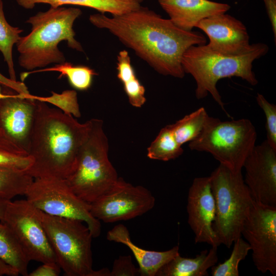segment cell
I'll list each match as a JSON object with an SVG mask.
<instances>
[{"mask_svg": "<svg viewBox=\"0 0 276 276\" xmlns=\"http://www.w3.org/2000/svg\"><path fill=\"white\" fill-rule=\"evenodd\" d=\"M90 120L91 128L75 168L65 179L72 191L89 204L110 191L119 178L108 158V141L103 122Z\"/></svg>", "mask_w": 276, "mask_h": 276, "instance_id": "5b68a950", "label": "cell"}, {"mask_svg": "<svg viewBox=\"0 0 276 276\" xmlns=\"http://www.w3.org/2000/svg\"><path fill=\"white\" fill-rule=\"evenodd\" d=\"M196 28L208 36L209 42L206 45L215 52L239 56L252 47L245 25L230 15L222 13L210 16L201 20Z\"/></svg>", "mask_w": 276, "mask_h": 276, "instance_id": "9a60e30c", "label": "cell"}, {"mask_svg": "<svg viewBox=\"0 0 276 276\" xmlns=\"http://www.w3.org/2000/svg\"><path fill=\"white\" fill-rule=\"evenodd\" d=\"M188 223L193 232L195 243H206L212 246L221 244L213 229L215 203L210 176L196 177L188 194Z\"/></svg>", "mask_w": 276, "mask_h": 276, "instance_id": "5bb4252c", "label": "cell"}, {"mask_svg": "<svg viewBox=\"0 0 276 276\" xmlns=\"http://www.w3.org/2000/svg\"><path fill=\"white\" fill-rule=\"evenodd\" d=\"M135 275H140V272L132 263L131 256H121L114 261L110 276Z\"/></svg>", "mask_w": 276, "mask_h": 276, "instance_id": "4dcf8cb0", "label": "cell"}, {"mask_svg": "<svg viewBox=\"0 0 276 276\" xmlns=\"http://www.w3.org/2000/svg\"><path fill=\"white\" fill-rule=\"evenodd\" d=\"M256 101L263 110L266 119V141L276 150V106L270 103L262 95L257 94Z\"/></svg>", "mask_w": 276, "mask_h": 276, "instance_id": "83f0119b", "label": "cell"}, {"mask_svg": "<svg viewBox=\"0 0 276 276\" xmlns=\"http://www.w3.org/2000/svg\"><path fill=\"white\" fill-rule=\"evenodd\" d=\"M268 50L265 43H252L251 49L247 53L233 56L215 52L206 44L193 45L183 54L181 64L185 73L191 75L196 81V98L202 99L210 94L229 116L217 88L218 81L222 78L237 77L251 85H257L258 81L252 71V63L265 55Z\"/></svg>", "mask_w": 276, "mask_h": 276, "instance_id": "277c9868", "label": "cell"}, {"mask_svg": "<svg viewBox=\"0 0 276 276\" xmlns=\"http://www.w3.org/2000/svg\"><path fill=\"white\" fill-rule=\"evenodd\" d=\"M60 267L57 263H44L28 274L29 276H57Z\"/></svg>", "mask_w": 276, "mask_h": 276, "instance_id": "836d02e7", "label": "cell"}, {"mask_svg": "<svg viewBox=\"0 0 276 276\" xmlns=\"http://www.w3.org/2000/svg\"><path fill=\"white\" fill-rule=\"evenodd\" d=\"M183 152L182 146L176 141L170 125L163 128L147 149V156L152 159L168 161Z\"/></svg>", "mask_w": 276, "mask_h": 276, "instance_id": "cb8c5ba5", "label": "cell"}, {"mask_svg": "<svg viewBox=\"0 0 276 276\" xmlns=\"http://www.w3.org/2000/svg\"><path fill=\"white\" fill-rule=\"evenodd\" d=\"M241 235L250 246L254 264L262 273L276 275V206L254 201Z\"/></svg>", "mask_w": 276, "mask_h": 276, "instance_id": "7c38bea8", "label": "cell"}, {"mask_svg": "<svg viewBox=\"0 0 276 276\" xmlns=\"http://www.w3.org/2000/svg\"><path fill=\"white\" fill-rule=\"evenodd\" d=\"M130 104L141 107L146 102L145 89L136 75L122 83Z\"/></svg>", "mask_w": 276, "mask_h": 276, "instance_id": "f1b7e54d", "label": "cell"}, {"mask_svg": "<svg viewBox=\"0 0 276 276\" xmlns=\"http://www.w3.org/2000/svg\"><path fill=\"white\" fill-rule=\"evenodd\" d=\"M2 86V85L0 84V99L6 97L8 95L10 89H11L8 88V89L6 90L4 86L5 89L3 90Z\"/></svg>", "mask_w": 276, "mask_h": 276, "instance_id": "f35d334b", "label": "cell"}, {"mask_svg": "<svg viewBox=\"0 0 276 276\" xmlns=\"http://www.w3.org/2000/svg\"><path fill=\"white\" fill-rule=\"evenodd\" d=\"M155 203V197L147 188L133 186L119 177L110 191L90 203V211L99 221L113 223L143 215Z\"/></svg>", "mask_w": 276, "mask_h": 276, "instance_id": "8fae6325", "label": "cell"}, {"mask_svg": "<svg viewBox=\"0 0 276 276\" xmlns=\"http://www.w3.org/2000/svg\"><path fill=\"white\" fill-rule=\"evenodd\" d=\"M42 72H57L60 73L59 78L65 76L71 85L75 88L84 90L89 88L92 83L93 77L97 73L91 68L86 66H74L68 62L57 64L55 66L26 73L21 76L24 80L28 74Z\"/></svg>", "mask_w": 276, "mask_h": 276, "instance_id": "d4e9b609", "label": "cell"}, {"mask_svg": "<svg viewBox=\"0 0 276 276\" xmlns=\"http://www.w3.org/2000/svg\"><path fill=\"white\" fill-rule=\"evenodd\" d=\"M89 20L95 27L108 30L165 76L183 78L181 60L185 52L192 46L206 43L201 33L182 30L170 19L141 6L111 17L101 13L91 14Z\"/></svg>", "mask_w": 276, "mask_h": 276, "instance_id": "6da1fadb", "label": "cell"}, {"mask_svg": "<svg viewBox=\"0 0 276 276\" xmlns=\"http://www.w3.org/2000/svg\"><path fill=\"white\" fill-rule=\"evenodd\" d=\"M270 20L275 42L276 39V0H263Z\"/></svg>", "mask_w": 276, "mask_h": 276, "instance_id": "d590c367", "label": "cell"}, {"mask_svg": "<svg viewBox=\"0 0 276 276\" xmlns=\"http://www.w3.org/2000/svg\"><path fill=\"white\" fill-rule=\"evenodd\" d=\"M9 200H5L0 199V220H2L4 214L5 208Z\"/></svg>", "mask_w": 276, "mask_h": 276, "instance_id": "74e56055", "label": "cell"}, {"mask_svg": "<svg viewBox=\"0 0 276 276\" xmlns=\"http://www.w3.org/2000/svg\"><path fill=\"white\" fill-rule=\"evenodd\" d=\"M218 246L203 250L194 258L175 256L163 266L156 276H208V270L218 261Z\"/></svg>", "mask_w": 276, "mask_h": 276, "instance_id": "d6986e66", "label": "cell"}, {"mask_svg": "<svg viewBox=\"0 0 276 276\" xmlns=\"http://www.w3.org/2000/svg\"><path fill=\"white\" fill-rule=\"evenodd\" d=\"M14 91L10 89L8 95L0 99V130L10 141L27 152L36 100Z\"/></svg>", "mask_w": 276, "mask_h": 276, "instance_id": "2e32d148", "label": "cell"}, {"mask_svg": "<svg viewBox=\"0 0 276 276\" xmlns=\"http://www.w3.org/2000/svg\"><path fill=\"white\" fill-rule=\"evenodd\" d=\"M162 8L178 28L191 31L201 20L225 13L231 6L210 0H158Z\"/></svg>", "mask_w": 276, "mask_h": 276, "instance_id": "e0dca14e", "label": "cell"}, {"mask_svg": "<svg viewBox=\"0 0 276 276\" xmlns=\"http://www.w3.org/2000/svg\"><path fill=\"white\" fill-rule=\"evenodd\" d=\"M209 117L205 109L201 107L170 125L176 142L182 146L197 138L202 132Z\"/></svg>", "mask_w": 276, "mask_h": 276, "instance_id": "7402d4cb", "label": "cell"}, {"mask_svg": "<svg viewBox=\"0 0 276 276\" xmlns=\"http://www.w3.org/2000/svg\"><path fill=\"white\" fill-rule=\"evenodd\" d=\"M1 222L13 233L30 261L57 263L40 211L27 199L8 201Z\"/></svg>", "mask_w": 276, "mask_h": 276, "instance_id": "30bf717a", "label": "cell"}, {"mask_svg": "<svg viewBox=\"0 0 276 276\" xmlns=\"http://www.w3.org/2000/svg\"><path fill=\"white\" fill-rule=\"evenodd\" d=\"M257 136L248 119L221 121L209 116L201 134L189 142V147L210 153L220 164L238 173L255 146Z\"/></svg>", "mask_w": 276, "mask_h": 276, "instance_id": "52a82bcc", "label": "cell"}, {"mask_svg": "<svg viewBox=\"0 0 276 276\" xmlns=\"http://www.w3.org/2000/svg\"><path fill=\"white\" fill-rule=\"evenodd\" d=\"M0 84L4 86L11 88L16 93L25 96L29 99H35L36 96L31 95L26 85L22 82L14 81L0 73Z\"/></svg>", "mask_w": 276, "mask_h": 276, "instance_id": "d6a6232c", "label": "cell"}, {"mask_svg": "<svg viewBox=\"0 0 276 276\" xmlns=\"http://www.w3.org/2000/svg\"><path fill=\"white\" fill-rule=\"evenodd\" d=\"M40 100L43 102L64 103L65 108H67L68 112L78 117L80 116L79 105L77 102V93L74 90H66L61 94L53 93V96L50 97H40Z\"/></svg>", "mask_w": 276, "mask_h": 276, "instance_id": "f546056e", "label": "cell"}, {"mask_svg": "<svg viewBox=\"0 0 276 276\" xmlns=\"http://www.w3.org/2000/svg\"><path fill=\"white\" fill-rule=\"evenodd\" d=\"M22 8H33L37 4H48L51 7H58L64 5L86 7L101 13H109L112 15H121L134 10L141 6L136 0H16Z\"/></svg>", "mask_w": 276, "mask_h": 276, "instance_id": "ffe728a7", "label": "cell"}, {"mask_svg": "<svg viewBox=\"0 0 276 276\" xmlns=\"http://www.w3.org/2000/svg\"><path fill=\"white\" fill-rule=\"evenodd\" d=\"M34 122L27 149L33 162L26 171L34 178L66 179L77 163L91 120L79 123L71 113L36 100Z\"/></svg>", "mask_w": 276, "mask_h": 276, "instance_id": "7a4b0ae2", "label": "cell"}, {"mask_svg": "<svg viewBox=\"0 0 276 276\" xmlns=\"http://www.w3.org/2000/svg\"><path fill=\"white\" fill-rule=\"evenodd\" d=\"M250 246L241 237L234 242V247L228 259L211 267L212 276H238L239 264L247 256Z\"/></svg>", "mask_w": 276, "mask_h": 276, "instance_id": "4316f807", "label": "cell"}, {"mask_svg": "<svg viewBox=\"0 0 276 276\" xmlns=\"http://www.w3.org/2000/svg\"><path fill=\"white\" fill-rule=\"evenodd\" d=\"M25 195L27 200L41 212L49 215L78 220L85 223L93 238L101 233L100 221L90 211V204L78 197L65 179L34 178Z\"/></svg>", "mask_w": 276, "mask_h": 276, "instance_id": "9c48e42d", "label": "cell"}, {"mask_svg": "<svg viewBox=\"0 0 276 276\" xmlns=\"http://www.w3.org/2000/svg\"><path fill=\"white\" fill-rule=\"evenodd\" d=\"M18 273L9 265L0 260V276H17Z\"/></svg>", "mask_w": 276, "mask_h": 276, "instance_id": "8d00e7d4", "label": "cell"}, {"mask_svg": "<svg viewBox=\"0 0 276 276\" xmlns=\"http://www.w3.org/2000/svg\"><path fill=\"white\" fill-rule=\"evenodd\" d=\"M40 216L57 263L65 274L94 276L93 237L87 225L78 220L49 215L41 211Z\"/></svg>", "mask_w": 276, "mask_h": 276, "instance_id": "ba28073f", "label": "cell"}, {"mask_svg": "<svg viewBox=\"0 0 276 276\" xmlns=\"http://www.w3.org/2000/svg\"><path fill=\"white\" fill-rule=\"evenodd\" d=\"M33 180L25 170L0 166V199L11 200L17 195H25Z\"/></svg>", "mask_w": 276, "mask_h": 276, "instance_id": "603a6c76", "label": "cell"}, {"mask_svg": "<svg viewBox=\"0 0 276 276\" xmlns=\"http://www.w3.org/2000/svg\"><path fill=\"white\" fill-rule=\"evenodd\" d=\"M22 32V29L12 26L8 22L4 14L3 0H0V51L7 64L10 78L14 81H16V78L12 49L20 38Z\"/></svg>", "mask_w": 276, "mask_h": 276, "instance_id": "484cf974", "label": "cell"}, {"mask_svg": "<svg viewBox=\"0 0 276 276\" xmlns=\"http://www.w3.org/2000/svg\"><path fill=\"white\" fill-rule=\"evenodd\" d=\"M244 182L254 201L276 206V150L265 140L245 160Z\"/></svg>", "mask_w": 276, "mask_h": 276, "instance_id": "4fadbf2b", "label": "cell"}, {"mask_svg": "<svg viewBox=\"0 0 276 276\" xmlns=\"http://www.w3.org/2000/svg\"><path fill=\"white\" fill-rule=\"evenodd\" d=\"M0 260L19 274L28 275L30 261L10 228L0 222Z\"/></svg>", "mask_w": 276, "mask_h": 276, "instance_id": "44dd1931", "label": "cell"}, {"mask_svg": "<svg viewBox=\"0 0 276 276\" xmlns=\"http://www.w3.org/2000/svg\"><path fill=\"white\" fill-rule=\"evenodd\" d=\"M0 151L20 155H28V153L10 142L0 130Z\"/></svg>", "mask_w": 276, "mask_h": 276, "instance_id": "e575fe53", "label": "cell"}, {"mask_svg": "<svg viewBox=\"0 0 276 276\" xmlns=\"http://www.w3.org/2000/svg\"><path fill=\"white\" fill-rule=\"evenodd\" d=\"M209 176L215 203L213 229L220 244L229 248L241 237L254 200L242 171L234 173L220 164Z\"/></svg>", "mask_w": 276, "mask_h": 276, "instance_id": "8992f818", "label": "cell"}, {"mask_svg": "<svg viewBox=\"0 0 276 276\" xmlns=\"http://www.w3.org/2000/svg\"><path fill=\"white\" fill-rule=\"evenodd\" d=\"M82 14L77 8L52 7L39 12L26 21L31 25L27 35L20 37L16 43L19 54L18 63L22 68L32 70L45 67L51 63L65 62L64 54L58 48L62 41L68 47L82 52L83 48L75 38V21Z\"/></svg>", "mask_w": 276, "mask_h": 276, "instance_id": "3957f363", "label": "cell"}, {"mask_svg": "<svg viewBox=\"0 0 276 276\" xmlns=\"http://www.w3.org/2000/svg\"><path fill=\"white\" fill-rule=\"evenodd\" d=\"M33 162L29 155H20L0 151V166L8 167L27 171Z\"/></svg>", "mask_w": 276, "mask_h": 276, "instance_id": "1f68e13d", "label": "cell"}, {"mask_svg": "<svg viewBox=\"0 0 276 276\" xmlns=\"http://www.w3.org/2000/svg\"><path fill=\"white\" fill-rule=\"evenodd\" d=\"M136 1H137L139 3H141L143 0H136Z\"/></svg>", "mask_w": 276, "mask_h": 276, "instance_id": "ab89813d", "label": "cell"}, {"mask_svg": "<svg viewBox=\"0 0 276 276\" xmlns=\"http://www.w3.org/2000/svg\"><path fill=\"white\" fill-rule=\"evenodd\" d=\"M106 238L109 241L122 243L129 248L139 264L141 276H156L163 266L180 254L178 245L163 251L140 247L132 242L128 228L122 224H119L109 230Z\"/></svg>", "mask_w": 276, "mask_h": 276, "instance_id": "ac0fdd59", "label": "cell"}]
</instances>
